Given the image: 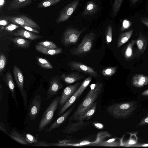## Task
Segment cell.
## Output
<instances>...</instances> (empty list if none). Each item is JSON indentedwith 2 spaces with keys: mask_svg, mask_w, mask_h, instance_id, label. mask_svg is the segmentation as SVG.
Returning a JSON list of instances; mask_svg holds the SVG:
<instances>
[{
  "mask_svg": "<svg viewBox=\"0 0 148 148\" xmlns=\"http://www.w3.org/2000/svg\"><path fill=\"white\" fill-rule=\"evenodd\" d=\"M137 107V103L135 101L114 103L109 106L107 111L114 118L125 119L132 114Z\"/></svg>",
  "mask_w": 148,
  "mask_h": 148,
  "instance_id": "obj_1",
  "label": "cell"
},
{
  "mask_svg": "<svg viewBox=\"0 0 148 148\" xmlns=\"http://www.w3.org/2000/svg\"><path fill=\"white\" fill-rule=\"evenodd\" d=\"M102 87V84L99 82L91 85L90 89L74 112L73 117L75 118L94 103L101 93Z\"/></svg>",
  "mask_w": 148,
  "mask_h": 148,
  "instance_id": "obj_2",
  "label": "cell"
},
{
  "mask_svg": "<svg viewBox=\"0 0 148 148\" xmlns=\"http://www.w3.org/2000/svg\"><path fill=\"white\" fill-rule=\"evenodd\" d=\"M60 99V96L55 98L44 112L39 125V132L44 130L52 121L54 112L57 109L59 104Z\"/></svg>",
  "mask_w": 148,
  "mask_h": 148,
  "instance_id": "obj_3",
  "label": "cell"
},
{
  "mask_svg": "<svg viewBox=\"0 0 148 148\" xmlns=\"http://www.w3.org/2000/svg\"><path fill=\"white\" fill-rule=\"evenodd\" d=\"M95 36V33L93 32L86 34L81 43L73 50L72 54L78 55L88 52L92 48Z\"/></svg>",
  "mask_w": 148,
  "mask_h": 148,
  "instance_id": "obj_4",
  "label": "cell"
},
{
  "mask_svg": "<svg viewBox=\"0 0 148 148\" xmlns=\"http://www.w3.org/2000/svg\"><path fill=\"white\" fill-rule=\"evenodd\" d=\"M1 18L7 20L8 21L19 25H24L37 29L39 27L33 20L25 15L10 16L3 15Z\"/></svg>",
  "mask_w": 148,
  "mask_h": 148,
  "instance_id": "obj_5",
  "label": "cell"
},
{
  "mask_svg": "<svg viewBox=\"0 0 148 148\" xmlns=\"http://www.w3.org/2000/svg\"><path fill=\"white\" fill-rule=\"evenodd\" d=\"M13 73L14 79L23 99L25 110H27V97L24 89V78L22 73L16 65L13 66Z\"/></svg>",
  "mask_w": 148,
  "mask_h": 148,
  "instance_id": "obj_6",
  "label": "cell"
},
{
  "mask_svg": "<svg viewBox=\"0 0 148 148\" xmlns=\"http://www.w3.org/2000/svg\"><path fill=\"white\" fill-rule=\"evenodd\" d=\"M83 31V29L78 30L74 29H69L65 32L62 38V42L65 46L75 44Z\"/></svg>",
  "mask_w": 148,
  "mask_h": 148,
  "instance_id": "obj_7",
  "label": "cell"
},
{
  "mask_svg": "<svg viewBox=\"0 0 148 148\" xmlns=\"http://www.w3.org/2000/svg\"><path fill=\"white\" fill-rule=\"evenodd\" d=\"M79 3V0H74L67 4L60 12L56 22L59 23L67 21L75 10Z\"/></svg>",
  "mask_w": 148,
  "mask_h": 148,
  "instance_id": "obj_8",
  "label": "cell"
},
{
  "mask_svg": "<svg viewBox=\"0 0 148 148\" xmlns=\"http://www.w3.org/2000/svg\"><path fill=\"white\" fill-rule=\"evenodd\" d=\"M69 66L72 70L82 72L94 78L98 77L97 72L92 68L81 62L76 61H71L69 64Z\"/></svg>",
  "mask_w": 148,
  "mask_h": 148,
  "instance_id": "obj_9",
  "label": "cell"
},
{
  "mask_svg": "<svg viewBox=\"0 0 148 148\" xmlns=\"http://www.w3.org/2000/svg\"><path fill=\"white\" fill-rule=\"evenodd\" d=\"M63 87L61 79L57 75L52 77L49 81V86L47 90L46 100H48L58 94Z\"/></svg>",
  "mask_w": 148,
  "mask_h": 148,
  "instance_id": "obj_10",
  "label": "cell"
},
{
  "mask_svg": "<svg viewBox=\"0 0 148 148\" xmlns=\"http://www.w3.org/2000/svg\"><path fill=\"white\" fill-rule=\"evenodd\" d=\"M42 105V99L39 95H36L33 99L29 108L28 115L30 120H35L40 112Z\"/></svg>",
  "mask_w": 148,
  "mask_h": 148,
  "instance_id": "obj_11",
  "label": "cell"
},
{
  "mask_svg": "<svg viewBox=\"0 0 148 148\" xmlns=\"http://www.w3.org/2000/svg\"><path fill=\"white\" fill-rule=\"evenodd\" d=\"M80 83L68 86L63 90L60 97L58 108L60 109L77 89Z\"/></svg>",
  "mask_w": 148,
  "mask_h": 148,
  "instance_id": "obj_12",
  "label": "cell"
},
{
  "mask_svg": "<svg viewBox=\"0 0 148 148\" xmlns=\"http://www.w3.org/2000/svg\"><path fill=\"white\" fill-rule=\"evenodd\" d=\"M75 105V104L73 105L65 112L61 115L58 118L54 121L49 127L46 130L45 133L50 132L53 130L59 127L61 125L65 122L67 117L74 109Z\"/></svg>",
  "mask_w": 148,
  "mask_h": 148,
  "instance_id": "obj_13",
  "label": "cell"
},
{
  "mask_svg": "<svg viewBox=\"0 0 148 148\" xmlns=\"http://www.w3.org/2000/svg\"><path fill=\"white\" fill-rule=\"evenodd\" d=\"M91 122H84L83 121L72 123L69 122L67 126L63 130L64 134H71L76 132L89 125Z\"/></svg>",
  "mask_w": 148,
  "mask_h": 148,
  "instance_id": "obj_14",
  "label": "cell"
},
{
  "mask_svg": "<svg viewBox=\"0 0 148 148\" xmlns=\"http://www.w3.org/2000/svg\"><path fill=\"white\" fill-rule=\"evenodd\" d=\"M5 80V83L10 91L11 97L14 101L15 106L16 107H18L19 106V104L15 91L14 84L10 71H8L7 73Z\"/></svg>",
  "mask_w": 148,
  "mask_h": 148,
  "instance_id": "obj_15",
  "label": "cell"
},
{
  "mask_svg": "<svg viewBox=\"0 0 148 148\" xmlns=\"http://www.w3.org/2000/svg\"><path fill=\"white\" fill-rule=\"evenodd\" d=\"M97 108V103L94 102L84 112L75 118L78 121L88 120L94 114Z\"/></svg>",
  "mask_w": 148,
  "mask_h": 148,
  "instance_id": "obj_16",
  "label": "cell"
},
{
  "mask_svg": "<svg viewBox=\"0 0 148 148\" xmlns=\"http://www.w3.org/2000/svg\"><path fill=\"white\" fill-rule=\"evenodd\" d=\"M132 83L135 87H143L148 84V77L143 74H135L132 79Z\"/></svg>",
  "mask_w": 148,
  "mask_h": 148,
  "instance_id": "obj_17",
  "label": "cell"
},
{
  "mask_svg": "<svg viewBox=\"0 0 148 148\" xmlns=\"http://www.w3.org/2000/svg\"><path fill=\"white\" fill-rule=\"evenodd\" d=\"M61 78L67 84H71L84 78L82 75L77 72H73L68 74L63 73Z\"/></svg>",
  "mask_w": 148,
  "mask_h": 148,
  "instance_id": "obj_18",
  "label": "cell"
},
{
  "mask_svg": "<svg viewBox=\"0 0 148 148\" xmlns=\"http://www.w3.org/2000/svg\"><path fill=\"white\" fill-rule=\"evenodd\" d=\"M148 38L145 35L140 34L136 40L138 47L137 53L139 54H143L146 49L148 44Z\"/></svg>",
  "mask_w": 148,
  "mask_h": 148,
  "instance_id": "obj_19",
  "label": "cell"
},
{
  "mask_svg": "<svg viewBox=\"0 0 148 148\" xmlns=\"http://www.w3.org/2000/svg\"><path fill=\"white\" fill-rule=\"evenodd\" d=\"M12 34L16 36H20L32 40H34L42 37L32 32L23 29L18 30Z\"/></svg>",
  "mask_w": 148,
  "mask_h": 148,
  "instance_id": "obj_20",
  "label": "cell"
},
{
  "mask_svg": "<svg viewBox=\"0 0 148 148\" xmlns=\"http://www.w3.org/2000/svg\"><path fill=\"white\" fill-rule=\"evenodd\" d=\"M34 0H13L7 8L8 10H14L25 7L31 3Z\"/></svg>",
  "mask_w": 148,
  "mask_h": 148,
  "instance_id": "obj_21",
  "label": "cell"
},
{
  "mask_svg": "<svg viewBox=\"0 0 148 148\" xmlns=\"http://www.w3.org/2000/svg\"><path fill=\"white\" fill-rule=\"evenodd\" d=\"M35 49L38 52L42 53L49 55H55L61 53L62 49L61 48L50 49L44 47L38 44L35 46Z\"/></svg>",
  "mask_w": 148,
  "mask_h": 148,
  "instance_id": "obj_22",
  "label": "cell"
},
{
  "mask_svg": "<svg viewBox=\"0 0 148 148\" xmlns=\"http://www.w3.org/2000/svg\"><path fill=\"white\" fill-rule=\"evenodd\" d=\"M79 93V89L78 88L61 109H60L58 113L57 117L60 116L63 114L68 108L73 104L76 99L78 98Z\"/></svg>",
  "mask_w": 148,
  "mask_h": 148,
  "instance_id": "obj_23",
  "label": "cell"
},
{
  "mask_svg": "<svg viewBox=\"0 0 148 148\" xmlns=\"http://www.w3.org/2000/svg\"><path fill=\"white\" fill-rule=\"evenodd\" d=\"M10 137L18 143L23 145H29L26 140L25 136L19 133L15 129H13L8 135Z\"/></svg>",
  "mask_w": 148,
  "mask_h": 148,
  "instance_id": "obj_24",
  "label": "cell"
},
{
  "mask_svg": "<svg viewBox=\"0 0 148 148\" xmlns=\"http://www.w3.org/2000/svg\"><path fill=\"white\" fill-rule=\"evenodd\" d=\"M6 37L7 39L11 40L15 45L19 47L27 48L29 47V42L24 38L21 37Z\"/></svg>",
  "mask_w": 148,
  "mask_h": 148,
  "instance_id": "obj_25",
  "label": "cell"
},
{
  "mask_svg": "<svg viewBox=\"0 0 148 148\" xmlns=\"http://www.w3.org/2000/svg\"><path fill=\"white\" fill-rule=\"evenodd\" d=\"M98 9V5L94 2L89 1L87 3L83 14L84 15H92L96 13Z\"/></svg>",
  "mask_w": 148,
  "mask_h": 148,
  "instance_id": "obj_26",
  "label": "cell"
},
{
  "mask_svg": "<svg viewBox=\"0 0 148 148\" xmlns=\"http://www.w3.org/2000/svg\"><path fill=\"white\" fill-rule=\"evenodd\" d=\"M133 29L121 34L119 36L117 42V47L119 48L126 42L130 38L133 33Z\"/></svg>",
  "mask_w": 148,
  "mask_h": 148,
  "instance_id": "obj_27",
  "label": "cell"
},
{
  "mask_svg": "<svg viewBox=\"0 0 148 148\" xmlns=\"http://www.w3.org/2000/svg\"><path fill=\"white\" fill-rule=\"evenodd\" d=\"M61 0H43L39 3L37 8H45L55 5Z\"/></svg>",
  "mask_w": 148,
  "mask_h": 148,
  "instance_id": "obj_28",
  "label": "cell"
},
{
  "mask_svg": "<svg viewBox=\"0 0 148 148\" xmlns=\"http://www.w3.org/2000/svg\"><path fill=\"white\" fill-rule=\"evenodd\" d=\"M36 58L38 64L41 67L46 69H52L53 68L51 64L47 60L39 57H37Z\"/></svg>",
  "mask_w": 148,
  "mask_h": 148,
  "instance_id": "obj_29",
  "label": "cell"
},
{
  "mask_svg": "<svg viewBox=\"0 0 148 148\" xmlns=\"http://www.w3.org/2000/svg\"><path fill=\"white\" fill-rule=\"evenodd\" d=\"M135 42V40H132L126 47L124 53V56L126 59H129L132 56L133 46Z\"/></svg>",
  "mask_w": 148,
  "mask_h": 148,
  "instance_id": "obj_30",
  "label": "cell"
},
{
  "mask_svg": "<svg viewBox=\"0 0 148 148\" xmlns=\"http://www.w3.org/2000/svg\"><path fill=\"white\" fill-rule=\"evenodd\" d=\"M117 69L115 66L106 67L102 70L101 73L105 77H110L116 73Z\"/></svg>",
  "mask_w": 148,
  "mask_h": 148,
  "instance_id": "obj_31",
  "label": "cell"
},
{
  "mask_svg": "<svg viewBox=\"0 0 148 148\" xmlns=\"http://www.w3.org/2000/svg\"><path fill=\"white\" fill-rule=\"evenodd\" d=\"M92 76H90L86 78L80 86L78 87L79 93L78 98H79L86 88L92 79Z\"/></svg>",
  "mask_w": 148,
  "mask_h": 148,
  "instance_id": "obj_32",
  "label": "cell"
},
{
  "mask_svg": "<svg viewBox=\"0 0 148 148\" xmlns=\"http://www.w3.org/2000/svg\"><path fill=\"white\" fill-rule=\"evenodd\" d=\"M38 44L45 48L50 49H55L58 48L56 45L51 41H43L38 42Z\"/></svg>",
  "mask_w": 148,
  "mask_h": 148,
  "instance_id": "obj_33",
  "label": "cell"
},
{
  "mask_svg": "<svg viewBox=\"0 0 148 148\" xmlns=\"http://www.w3.org/2000/svg\"><path fill=\"white\" fill-rule=\"evenodd\" d=\"M123 0H114L113 6V15L115 16L119 10Z\"/></svg>",
  "mask_w": 148,
  "mask_h": 148,
  "instance_id": "obj_34",
  "label": "cell"
},
{
  "mask_svg": "<svg viewBox=\"0 0 148 148\" xmlns=\"http://www.w3.org/2000/svg\"><path fill=\"white\" fill-rule=\"evenodd\" d=\"M112 40V29L111 25L108 27L106 34V42L107 44L110 42Z\"/></svg>",
  "mask_w": 148,
  "mask_h": 148,
  "instance_id": "obj_35",
  "label": "cell"
},
{
  "mask_svg": "<svg viewBox=\"0 0 148 148\" xmlns=\"http://www.w3.org/2000/svg\"><path fill=\"white\" fill-rule=\"evenodd\" d=\"M25 138L26 141L29 143L32 144L38 142L37 139L30 134H27Z\"/></svg>",
  "mask_w": 148,
  "mask_h": 148,
  "instance_id": "obj_36",
  "label": "cell"
},
{
  "mask_svg": "<svg viewBox=\"0 0 148 148\" xmlns=\"http://www.w3.org/2000/svg\"><path fill=\"white\" fill-rule=\"evenodd\" d=\"M6 62V58L5 56L3 54L0 56V72L3 71Z\"/></svg>",
  "mask_w": 148,
  "mask_h": 148,
  "instance_id": "obj_37",
  "label": "cell"
},
{
  "mask_svg": "<svg viewBox=\"0 0 148 148\" xmlns=\"http://www.w3.org/2000/svg\"><path fill=\"white\" fill-rule=\"evenodd\" d=\"M18 27L19 26L15 24L12 23L5 26L4 29L9 32H12Z\"/></svg>",
  "mask_w": 148,
  "mask_h": 148,
  "instance_id": "obj_38",
  "label": "cell"
},
{
  "mask_svg": "<svg viewBox=\"0 0 148 148\" xmlns=\"http://www.w3.org/2000/svg\"><path fill=\"white\" fill-rule=\"evenodd\" d=\"M148 124V114L145 115L137 125V126H141Z\"/></svg>",
  "mask_w": 148,
  "mask_h": 148,
  "instance_id": "obj_39",
  "label": "cell"
},
{
  "mask_svg": "<svg viewBox=\"0 0 148 148\" xmlns=\"http://www.w3.org/2000/svg\"><path fill=\"white\" fill-rule=\"evenodd\" d=\"M9 23V22L7 20L0 19V31L4 29L5 26H7Z\"/></svg>",
  "mask_w": 148,
  "mask_h": 148,
  "instance_id": "obj_40",
  "label": "cell"
},
{
  "mask_svg": "<svg viewBox=\"0 0 148 148\" xmlns=\"http://www.w3.org/2000/svg\"><path fill=\"white\" fill-rule=\"evenodd\" d=\"M20 26L21 27L25 29L30 32H32L36 34H39V31L31 27L24 25H20Z\"/></svg>",
  "mask_w": 148,
  "mask_h": 148,
  "instance_id": "obj_41",
  "label": "cell"
},
{
  "mask_svg": "<svg viewBox=\"0 0 148 148\" xmlns=\"http://www.w3.org/2000/svg\"><path fill=\"white\" fill-rule=\"evenodd\" d=\"M131 25L130 22L127 20H124L123 23V25L121 28V31H123L128 28Z\"/></svg>",
  "mask_w": 148,
  "mask_h": 148,
  "instance_id": "obj_42",
  "label": "cell"
},
{
  "mask_svg": "<svg viewBox=\"0 0 148 148\" xmlns=\"http://www.w3.org/2000/svg\"><path fill=\"white\" fill-rule=\"evenodd\" d=\"M0 130L6 134L9 135V134L8 133L6 130L5 125L1 122L0 123Z\"/></svg>",
  "mask_w": 148,
  "mask_h": 148,
  "instance_id": "obj_43",
  "label": "cell"
},
{
  "mask_svg": "<svg viewBox=\"0 0 148 148\" xmlns=\"http://www.w3.org/2000/svg\"><path fill=\"white\" fill-rule=\"evenodd\" d=\"M141 22L145 25L148 27V18L141 17L140 18Z\"/></svg>",
  "mask_w": 148,
  "mask_h": 148,
  "instance_id": "obj_44",
  "label": "cell"
},
{
  "mask_svg": "<svg viewBox=\"0 0 148 148\" xmlns=\"http://www.w3.org/2000/svg\"><path fill=\"white\" fill-rule=\"evenodd\" d=\"M129 147H148V144H143L139 145H130Z\"/></svg>",
  "mask_w": 148,
  "mask_h": 148,
  "instance_id": "obj_45",
  "label": "cell"
},
{
  "mask_svg": "<svg viewBox=\"0 0 148 148\" xmlns=\"http://www.w3.org/2000/svg\"><path fill=\"white\" fill-rule=\"evenodd\" d=\"M0 102H1V99L3 94V91L1 84H0Z\"/></svg>",
  "mask_w": 148,
  "mask_h": 148,
  "instance_id": "obj_46",
  "label": "cell"
},
{
  "mask_svg": "<svg viewBox=\"0 0 148 148\" xmlns=\"http://www.w3.org/2000/svg\"><path fill=\"white\" fill-rule=\"evenodd\" d=\"M95 125L97 127H98L99 129H102L103 127V125L99 123H95Z\"/></svg>",
  "mask_w": 148,
  "mask_h": 148,
  "instance_id": "obj_47",
  "label": "cell"
},
{
  "mask_svg": "<svg viewBox=\"0 0 148 148\" xmlns=\"http://www.w3.org/2000/svg\"><path fill=\"white\" fill-rule=\"evenodd\" d=\"M141 95L144 96L148 97V89L143 92Z\"/></svg>",
  "mask_w": 148,
  "mask_h": 148,
  "instance_id": "obj_48",
  "label": "cell"
},
{
  "mask_svg": "<svg viewBox=\"0 0 148 148\" xmlns=\"http://www.w3.org/2000/svg\"><path fill=\"white\" fill-rule=\"evenodd\" d=\"M5 3V0H0V8L3 7Z\"/></svg>",
  "mask_w": 148,
  "mask_h": 148,
  "instance_id": "obj_49",
  "label": "cell"
},
{
  "mask_svg": "<svg viewBox=\"0 0 148 148\" xmlns=\"http://www.w3.org/2000/svg\"><path fill=\"white\" fill-rule=\"evenodd\" d=\"M132 4L135 3L138 0H131Z\"/></svg>",
  "mask_w": 148,
  "mask_h": 148,
  "instance_id": "obj_50",
  "label": "cell"
}]
</instances>
